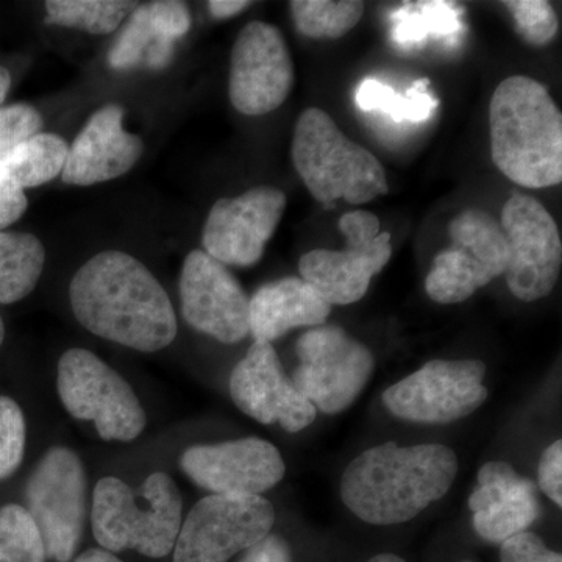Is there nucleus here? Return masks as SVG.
Wrapping results in <instances>:
<instances>
[{"label": "nucleus", "mask_w": 562, "mask_h": 562, "mask_svg": "<svg viewBox=\"0 0 562 562\" xmlns=\"http://www.w3.org/2000/svg\"><path fill=\"white\" fill-rule=\"evenodd\" d=\"M69 301L81 327L128 349L154 353L179 331L160 281L124 251H102L85 262L70 281Z\"/></svg>", "instance_id": "f257e3e1"}, {"label": "nucleus", "mask_w": 562, "mask_h": 562, "mask_svg": "<svg viewBox=\"0 0 562 562\" xmlns=\"http://www.w3.org/2000/svg\"><path fill=\"white\" fill-rule=\"evenodd\" d=\"M457 473V454L442 443H383L358 454L347 465L341 497L362 522L405 524L441 501Z\"/></svg>", "instance_id": "f03ea898"}, {"label": "nucleus", "mask_w": 562, "mask_h": 562, "mask_svg": "<svg viewBox=\"0 0 562 562\" xmlns=\"http://www.w3.org/2000/svg\"><path fill=\"white\" fill-rule=\"evenodd\" d=\"M492 161L503 176L530 190L562 180V116L543 85L509 77L490 105Z\"/></svg>", "instance_id": "7ed1b4c3"}, {"label": "nucleus", "mask_w": 562, "mask_h": 562, "mask_svg": "<svg viewBox=\"0 0 562 562\" xmlns=\"http://www.w3.org/2000/svg\"><path fill=\"white\" fill-rule=\"evenodd\" d=\"M181 509L179 487L168 473H151L136 490L106 476L92 492V535L110 553L135 550L147 558H165L176 547Z\"/></svg>", "instance_id": "20e7f679"}, {"label": "nucleus", "mask_w": 562, "mask_h": 562, "mask_svg": "<svg viewBox=\"0 0 562 562\" xmlns=\"http://www.w3.org/2000/svg\"><path fill=\"white\" fill-rule=\"evenodd\" d=\"M295 171L317 202L362 205L390 192L382 162L347 138L324 110L303 111L292 136Z\"/></svg>", "instance_id": "39448f33"}, {"label": "nucleus", "mask_w": 562, "mask_h": 562, "mask_svg": "<svg viewBox=\"0 0 562 562\" xmlns=\"http://www.w3.org/2000/svg\"><path fill=\"white\" fill-rule=\"evenodd\" d=\"M57 390L66 412L74 419L94 422L105 441H135L146 428V413L131 384L90 350L63 353Z\"/></svg>", "instance_id": "423d86ee"}, {"label": "nucleus", "mask_w": 562, "mask_h": 562, "mask_svg": "<svg viewBox=\"0 0 562 562\" xmlns=\"http://www.w3.org/2000/svg\"><path fill=\"white\" fill-rule=\"evenodd\" d=\"M87 472L68 447H50L25 486V506L38 528L47 560L69 562L87 524Z\"/></svg>", "instance_id": "0eeeda50"}, {"label": "nucleus", "mask_w": 562, "mask_h": 562, "mask_svg": "<svg viewBox=\"0 0 562 562\" xmlns=\"http://www.w3.org/2000/svg\"><path fill=\"white\" fill-rule=\"evenodd\" d=\"M295 351L301 364L291 382L325 414L346 412L360 397L375 366L372 351L336 325L303 333Z\"/></svg>", "instance_id": "6e6552de"}, {"label": "nucleus", "mask_w": 562, "mask_h": 562, "mask_svg": "<svg viewBox=\"0 0 562 562\" xmlns=\"http://www.w3.org/2000/svg\"><path fill=\"white\" fill-rule=\"evenodd\" d=\"M346 238L342 250L317 249L299 262L302 280L312 284L330 305H350L361 301L376 273L392 257L391 233L382 232L380 220L371 211L355 210L339 220Z\"/></svg>", "instance_id": "1a4fd4ad"}, {"label": "nucleus", "mask_w": 562, "mask_h": 562, "mask_svg": "<svg viewBox=\"0 0 562 562\" xmlns=\"http://www.w3.org/2000/svg\"><path fill=\"white\" fill-rule=\"evenodd\" d=\"M449 233L452 244L435 258L425 280L428 297L443 305L468 301L508 265L505 233L487 211H462L450 222Z\"/></svg>", "instance_id": "9d476101"}, {"label": "nucleus", "mask_w": 562, "mask_h": 562, "mask_svg": "<svg viewBox=\"0 0 562 562\" xmlns=\"http://www.w3.org/2000/svg\"><path fill=\"white\" fill-rule=\"evenodd\" d=\"M272 503L261 495H209L181 522L172 562H228L271 535Z\"/></svg>", "instance_id": "9b49d317"}, {"label": "nucleus", "mask_w": 562, "mask_h": 562, "mask_svg": "<svg viewBox=\"0 0 562 562\" xmlns=\"http://www.w3.org/2000/svg\"><path fill=\"white\" fill-rule=\"evenodd\" d=\"M486 366L479 360H432L392 384L383 403L394 416L416 424L460 420L486 402Z\"/></svg>", "instance_id": "f8f14e48"}, {"label": "nucleus", "mask_w": 562, "mask_h": 562, "mask_svg": "<svg viewBox=\"0 0 562 562\" xmlns=\"http://www.w3.org/2000/svg\"><path fill=\"white\" fill-rule=\"evenodd\" d=\"M501 225L508 243L509 291L522 302L547 297L562 265L561 235L552 214L535 198L514 192L503 206Z\"/></svg>", "instance_id": "ddd939ff"}, {"label": "nucleus", "mask_w": 562, "mask_h": 562, "mask_svg": "<svg viewBox=\"0 0 562 562\" xmlns=\"http://www.w3.org/2000/svg\"><path fill=\"white\" fill-rule=\"evenodd\" d=\"M294 87V65L279 29L251 21L233 44L228 94L232 105L247 116L279 109Z\"/></svg>", "instance_id": "4468645a"}, {"label": "nucleus", "mask_w": 562, "mask_h": 562, "mask_svg": "<svg viewBox=\"0 0 562 562\" xmlns=\"http://www.w3.org/2000/svg\"><path fill=\"white\" fill-rule=\"evenodd\" d=\"M181 313L194 330L222 344L250 335V299L227 266L192 250L180 277Z\"/></svg>", "instance_id": "2eb2a0df"}, {"label": "nucleus", "mask_w": 562, "mask_h": 562, "mask_svg": "<svg viewBox=\"0 0 562 562\" xmlns=\"http://www.w3.org/2000/svg\"><path fill=\"white\" fill-rule=\"evenodd\" d=\"M286 209V195L258 187L236 198L220 199L203 227V251L224 266L249 268L261 260Z\"/></svg>", "instance_id": "dca6fc26"}, {"label": "nucleus", "mask_w": 562, "mask_h": 562, "mask_svg": "<svg viewBox=\"0 0 562 562\" xmlns=\"http://www.w3.org/2000/svg\"><path fill=\"white\" fill-rule=\"evenodd\" d=\"M180 465L202 490L231 497L260 495L286 472L279 449L260 438L190 447L181 454Z\"/></svg>", "instance_id": "f3484780"}, {"label": "nucleus", "mask_w": 562, "mask_h": 562, "mask_svg": "<svg viewBox=\"0 0 562 562\" xmlns=\"http://www.w3.org/2000/svg\"><path fill=\"white\" fill-rule=\"evenodd\" d=\"M233 402L260 424H280L288 432L310 427L317 416L312 403L284 373L272 344L254 341L231 375Z\"/></svg>", "instance_id": "a211bd4d"}, {"label": "nucleus", "mask_w": 562, "mask_h": 562, "mask_svg": "<svg viewBox=\"0 0 562 562\" xmlns=\"http://www.w3.org/2000/svg\"><path fill=\"white\" fill-rule=\"evenodd\" d=\"M124 109L106 105L95 111L69 146L61 179L72 187H91L131 171L143 155L138 135L125 131Z\"/></svg>", "instance_id": "6ab92c4d"}, {"label": "nucleus", "mask_w": 562, "mask_h": 562, "mask_svg": "<svg viewBox=\"0 0 562 562\" xmlns=\"http://www.w3.org/2000/svg\"><path fill=\"white\" fill-rule=\"evenodd\" d=\"M473 528L492 543L528 531L541 517L538 486L503 461L486 462L479 471V484L469 498Z\"/></svg>", "instance_id": "aec40b11"}, {"label": "nucleus", "mask_w": 562, "mask_h": 562, "mask_svg": "<svg viewBox=\"0 0 562 562\" xmlns=\"http://www.w3.org/2000/svg\"><path fill=\"white\" fill-rule=\"evenodd\" d=\"M330 313V303L312 284L288 277L262 284L250 299V335L271 344L292 328L321 327Z\"/></svg>", "instance_id": "412c9836"}, {"label": "nucleus", "mask_w": 562, "mask_h": 562, "mask_svg": "<svg viewBox=\"0 0 562 562\" xmlns=\"http://www.w3.org/2000/svg\"><path fill=\"white\" fill-rule=\"evenodd\" d=\"M46 249L31 233L0 232V305L31 295L43 276Z\"/></svg>", "instance_id": "4be33fe9"}, {"label": "nucleus", "mask_w": 562, "mask_h": 562, "mask_svg": "<svg viewBox=\"0 0 562 562\" xmlns=\"http://www.w3.org/2000/svg\"><path fill=\"white\" fill-rule=\"evenodd\" d=\"M462 9L453 2H408L392 13V41L405 50L419 49L430 38H454L464 31Z\"/></svg>", "instance_id": "5701e85b"}, {"label": "nucleus", "mask_w": 562, "mask_h": 562, "mask_svg": "<svg viewBox=\"0 0 562 562\" xmlns=\"http://www.w3.org/2000/svg\"><path fill=\"white\" fill-rule=\"evenodd\" d=\"M69 144L55 133H36L0 161V173L22 190L41 187L60 176L68 158Z\"/></svg>", "instance_id": "b1692460"}, {"label": "nucleus", "mask_w": 562, "mask_h": 562, "mask_svg": "<svg viewBox=\"0 0 562 562\" xmlns=\"http://www.w3.org/2000/svg\"><path fill=\"white\" fill-rule=\"evenodd\" d=\"M355 101L362 111H383L392 121L413 124L431 120L439 106V99L430 91L428 79L414 81L405 94L382 81L366 79L358 87Z\"/></svg>", "instance_id": "393cba45"}, {"label": "nucleus", "mask_w": 562, "mask_h": 562, "mask_svg": "<svg viewBox=\"0 0 562 562\" xmlns=\"http://www.w3.org/2000/svg\"><path fill=\"white\" fill-rule=\"evenodd\" d=\"M136 7L138 3L125 0H49L46 24L106 35L116 31Z\"/></svg>", "instance_id": "a878e982"}, {"label": "nucleus", "mask_w": 562, "mask_h": 562, "mask_svg": "<svg viewBox=\"0 0 562 562\" xmlns=\"http://www.w3.org/2000/svg\"><path fill=\"white\" fill-rule=\"evenodd\" d=\"M290 7L297 31L314 40L341 38L364 14V2L355 0H294Z\"/></svg>", "instance_id": "bb28decb"}, {"label": "nucleus", "mask_w": 562, "mask_h": 562, "mask_svg": "<svg viewBox=\"0 0 562 562\" xmlns=\"http://www.w3.org/2000/svg\"><path fill=\"white\" fill-rule=\"evenodd\" d=\"M38 528L21 505L0 508V562H46Z\"/></svg>", "instance_id": "cd10ccee"}, {"label": "nucleus", "mask_w": 562, "mask_h": 562, "mask_svg": "<svg viewBox=\"0 0 562 562\" xmlns=\"http://www.w3.org/2000/svg\"><path fill=\"white\" fill-rule=\"evenodd\" d=\"M161 40L151 29L149 9L138 5L132 11L124 31L109 52V65L116 70H127L143 65L155 41ZM168 41V40H166Z\"/></svg>", "instance_id": "c85d7f7f"}, {"label": "nucleus", "mask_w": 562, "mask_h": 562, "mask_svg": "<svg viewBox=\"0 0 562 562\" xmlns=\"http://www.w3.org/2000/svg\"><path fill=\"white\" fill-rule=\"evenodd\" d=\"M27 442L24 413L13 398L0 395V482L20 469Z\"/></svg>", "instance_id": "c756f323"}, {"label": "nucleus", "mask_w": 562, "mask_h": 562, "mask_svg": "<svg viewBox=\"0 0 562 562\" xmlns=\"http://www.w3.org/2000/svg\"><path fill=\"white\" fill-rule=\"evenodd\" d=\"M517 31L532 46H547L557 36L558 18L552 3L546 0H509Z\"/></svg>", "instance_id": "7c9ffc66"}, {"label": "nucleus", "mask_w": 562, "mask_h": 562, "mask_svg": "<svg viewBox=\"0 0 562 562\" xmlns=\"http://www.w3.org/2000/svg\"><path fill=\"white\" fill-rule=\"evenodd\" d=\"M43 128V116L27 103L0 109V161L9 157L14 147L36 135Z\"/></svg>", "instance_id": "2f4dec72"}, {"label": "nucleus", "mask_w": 562, "mask_h": 562, "mask_svg": "<svg viewBox=\"0 0 562 562\" xmlns=\"http://www.w3.org/2000/svg\"><path fill=\"white\" fill-rule=\"evenodd\" d=\"M147 9H149L151 29L158 38L176 43L190 32L191 13L187 3L177 2V0H158V2L147 3Z\"/></svg>", "instance_id": "473e14b6"}, {"label": "nucleus", "mask_w": 562, "mask_h": 562, "mask_svg": "<svg viewBox=\"0 0 562 562\" xmlns=\"http://www.w3.org/2000/svg\"><path fill=\"white\" fill-rule=\"evenodd\" d=\"M501 562H562V557L535 532L524 531L502 543Z\"/></svg>", "instance_id": "72a5a7b5"}, {"label": "nucleus", "mask_w": 562, "mask_h": 562, "mask_svg": "<svg viewBox=\"0 0 562 562\" xmlns=\"http://www.w3.org/2000/svg\"><path fill=\"white\" fill-rule=\"evenodd\" d=\"M539 486L543 494L562 506V442H553L539 461Z\"/></svg>", "instance_id": "f704fd0d"}, {"label": "nucleus", "mask_w": 562, "mask_h": 562, "mask_svg": "<svg viewBox=\"0 0 562 562\" xmlns=\"http://www.w3.org/2000/svg\"><path fill=\"white\" fill-rule=\"evenodd\" d=\"M29 201L24 190L9 177L0 173V232L21 220L27 211Z\"/></svg>", "instance_id": "c9c22d12"}, {"label": "nucleus", "mask_w": 562, "mask_h": 562, "mask_svg": "<svg viewBox=\"0 0 562 562\" xmlns=\"http://www.w3.org/2000/svg\"><path fill=\"white\" fill-rule=\"evenodd\" d=\"M239 562H294L288 542L279 535H268L244 552Z\"/></svg>", "instance_id": "e433bc0d"}, {"label": "nucleus", "mask_w": 562, "mask_h": 562, "mask_svg": "<svg viewBox=\"0 0 562 562\" xmlns=\"http://www.w3.org/2000/svg\"><path fill=\"white\" fill-rule=\"evenodd\" d=\"M251 2H244V0H211L209 2V10L211 16L216 20H228V18L236 16L241 11L249 9Z\"/></svg>", "instance_id": "4c0bfd02"}, {"label": "nucleus", "mask_w": 562, "mask_h": 562, "mask_svg": "<svg viewBox=\"0 0 562 562\" xmlns=\"http://www.w3.org/2000/svg\"><path fill=\"white\" fill-rule=\"evenodd\" d=\"M74 562H124L114 553L106 552L103 549H90L77 557Z\"/></svg>", "instance_id": "58836bf2"}, {"label": "nucleus", "mask_w": 562, "mask_h": 562, "mask_svg": "<svg viewBox=\"0 0 562 562\" xmlns=\"http://www.w3.org/2000/svg\"><path fill=\"white\" fill-rule=\"evenodd\" d=\"M11 87V76L9 69L0 66V105L5 101L7 94H9Z\"/></svg>", "instance_id": "ea45409f"}, {"label": "nucleus", "mask_w": 562, "mask_h": 562, "mask_svg": "<svg viewBox=\"0 0 562 562\" xmlns=\"http://www.w3.org/2000/svg\"><path fill=\"white\" fill-rule=\"evenodd\" d=\"M368 562H406V561L403 560V558L397 557V554L383 553V554H376V557H373L372 560H369Z\"/></svg>", "instance_id": "a19ab883"}, {"label": "nucleus", "mask_w": 562, "mask_h": 562, "mask_svg": "<svg viewBox=\"0 0 562 562\" xmlns=\"http://www.w3.org/2000/svg\"><path fill=\"white\" fill-rule=\"evenodd\" d=\"M3 339H5V324H3V319L0 317V347H2Z\"/></svg>", "instance_id": "79ce46f5"}, {"label": "nucleus", "mask_w": 562, "mask_h": 562, "mask_svg": "<svg viewBox=\"0 0 562 562\" xmlns=\"http://www.w3.org/2000/svg\"><path fill=\"white\" fill-rule=\"evenodd\" d=\"M462 562H472V561H462Z\"/></svg>", "instance_id": "37998d69"}]
</instances>
